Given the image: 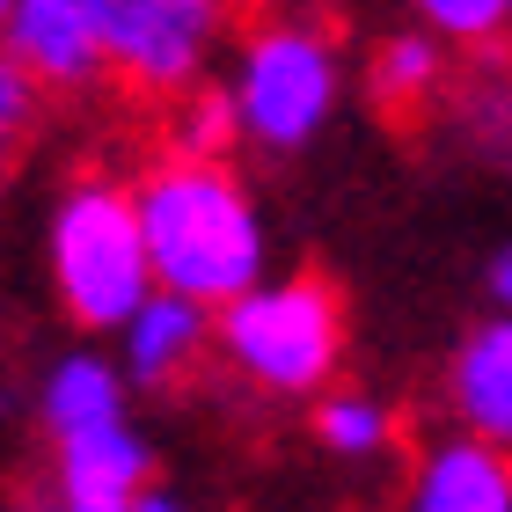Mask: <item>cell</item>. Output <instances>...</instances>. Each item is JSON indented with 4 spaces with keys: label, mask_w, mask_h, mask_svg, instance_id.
Segmentation results:
<instances>
[{
    "label": "cell",
    "mask_w": 512,
    "mask_h": 512,
    "mask_svg": "<svg viewBox=\"0 0 512 512\" xmlns=\"http://www.w3.org/2000/svg\"><path fill=\"white\" fill-rule=\"evenodd\" d=\"M139 227L154 249L161 293H183L198 308H235L264 286V220L227 161H161L139 176Z\"/></svg>",
    "instance_id": "cell-1"
},
{
    "label": "cell",
    "mask_w": 512,
    "mask_h": 512,
    "mask_svg": "<svg viewBox=\"0 0 512 512\" xmlns=\"http://www.w3.org/2000/svg\"><path fill=\"white\" fill-rule=\"evenodd\" d=\"M52 286H59V308L81 330H125L161 293L147 227H139V198L125 183L81 176L59 198V213H52Z\"/></svg>",
    "instance_id": "cell-2"
},
{
    "label": "cell",
    "mask_w": 512,
    "mask_h": 512,
    "mask_svg": "<svg viewBox=\"0 0 512 512\" xmlns=\"http://www.w3.org/2000/svg\"><path fill=\"white\" fill-rule=\"evenodd\" d=\"M220 352L235 359L271 395H308L337 374L344 352V308L322 278H278V286L242 293L235 308H220Z\"/></svg>",
    "instance_id": "cell-3"
},
{
    "label": "cell",
    "mask_w": 512,
    "mask_h": 512,
    "mask_svg": "<svg viewBox=\"0 0 512 512\" xmlns=\"http://www.w3.org/2000/svg\"><path fill=\"white\" fill-rule=\"evenodd\" d=\"M235 103H242V132L271 154H293L330 125L337 103V52L315 30H256L242 44V74H235Z\"/></svg>",
    "instance_id": "cell-4"
},
{
    "label": "cell",
    "mask_w": 512,
    "mask_h": 512,
    "mask_svg": "<svg viewBox=\"0 0 512 512\" xmlns=\"http://www.w3.org/2000/svg\"><path fill=\"white\" fill-rule=\"evenodd\" d=\"M103 59L139 96H191L220 37V0H88Z\"/></svg>",
    "instance_id": "cell-5"
},
{
    "label": "cell",
    "mask_w": 512,
    "mask_h": 512,
    "mask_svg": "<svg viewBox=\"0 0 512 512\" xmlns=\"http://www.w3.org/2000/svg\"><path fill=\"white\" fill-rule=\"evenodd\" d=\"M0 8H8V59L44 88H88L110 66L88 0H0Z\"/></svg>",
    "instance_id": "cell-6"
},
{
    "label": "cell",
    "mask_w": 512,
    "mask_h": 512,
    "mask_svg": "<svg viewBox=\"0 0 512 512\" xmlns=\"http://www.w3.org/2000/svg\"><path fill=\"white\" fill-rule=\"evenodd\" d=\"M154 447L139 439L125 417L103 432L59 439V505L66 512H132L154 491Z\"/></svg>",
    "instance_id": "cell-7"
},
{
    "label": "cell",
    "mask_w": 512,
    "mask_h": 512,
    "mask_svg": "<svg viewBox=\"0 0 512 512\" xmlns=\"http://www.w3.org/2000/svg\"><path fill=\"white\" fill-rule=\"evenodd\" d=\"M447 395H454V417L469 425V439L512 454V315H498V322H483V330L461 337Z\"/></svg>",
    "instance_id": "cell-8"
},
{
    "label": "cell",
    "mask_w": 512,
    "mask_h": 512,
    "mask_svg": "<svg viewBox=\"0 0 512 512\" xmlns=\"http://www.w3.org/2000/svg\"><path fill=\"white\" fill-rule=\"evenodd\" d=\"M410 512H512V461L483 439H447L417 469Z\"/></svg>",
    "instance_id": "cell-9"
},
{
    "label": "cell",
    "mask_w": 512,
    "mask_h": 512,
    "mask_svg": "<svg viewBox=\"0 0 512 512\" xmlns=\"http://www.w3.org/2000/svg\"><path fill=\"white\" fill-rule=\"evenodd\" d=\"M205 337H213V322H205L198 300L154 293L147 308L125 322V381H139V388H169L183 366L205 352Z\"/></svg>",
    "instance_id": "cell-10"
},
{
    "label": "cell",
    "mask_w": 512,
    "mask_h": 512,
    "mask_svg": "<svg viewBox=\"0 0 512 512\" xmlns=\"http://www.w3.org/2000/svg\"><path fill=\"white\" fill-rule=\"evenodd\" d=\"M37 417H44L52 439H81V432L118 425L125 417V374L110 359H96V352L59 359L52 374H44V388H37Z\"/></svg>",
    "instance_id": "cell-11"
},
{
    "label": "cell",
    "mask_w": 512,
    "mask_h": 512,
    "mask_svg": "<svg viewBox=\"0 0 512 512\" xmlns=\"http://www.w3.org/2000/svg\"><path fill=\"white\" fill-rule=\"evenodd\" d=\"M235 139H249V132H242L235 88L198 81L191 96L176 103V118H169V154H176V161H227V154H235Z\"/></svg>",
    "instance_id": "cell-12"
},
{
    "label": "cell",
    "mask_w": 512,
    "mask_h": 512,
    "mask_svg": "<svg viewBox=\"0 0 512 512\" xmlns=\"http://www.w3.org/2000/svg\"><path fill=\"white\" fill-rule=\"evenodd\" d=\"M432 37L439 30H403V37L381 44V59H374V103L381 110H410L439 88V44Z\"/></svg>",
    "instance_id": "cell-13"
},
{
    "label": "cell",
    "mask_w": 512,
    "mask_h": 512,
    "mask_svg": "<svg viewBox=\"0 0 512 512\" xmlns=\"http://www.w3.org/2000/svg\"><path fill=\"white\" fill-rule=\"evenodd\" d=\"M315 439L330 454H374V447H388V410L374 395H322L315 403Z\"/></svg>",
    "instance_id": "cell-14"
},
{
    "label": "cell",
    "mask_w": 512,
    "mask_h": 512,
    "mask_svg": "<svg viewBox=\"0 0 512 512\" xmlns=\"http://www.w3.org/2000/svg\"><path fill=\"white\" fill-rule=\"evenodd\" d=\"M410 8L454 44H491L512 30V0H410Z\"/></svg>",
    "instance_id": "cell-15"
},
{
    "label": "cell",
    "mask_w": 512,
    "mask_h": 512,
    "mask_svg": "<svg viewBox=\"0 0 512 512\" xmlns=\"http://www.w3.org/2000/svg\"><path fill=\"white\" fill-rule=\"evenodd\" d=\"M461 118H469L476 147L491 154V161H512V88H505L498 74L469 88V103H461Z\"/></svg>",
    "instance_id": "cell-16"
},
{
    "label": "cell",
    "mask_w": 512,
    "mask_h": 512,
    "mask_svg": "<svg viewBox=\"0 0 512 512\" xmlns=\"http://www.w3.org/2000/svg\"><path fill=\"white\" fill-rule=\"evenodd\" d=\"M37 88H44V81H37V74H22L15 59L0 66V125H8V132H15V125L37 110Z\"/></svg>",
    "instance_id": "cell-17"
},
{
    "label": "cell",
    "mask_w": 512,
    "mask_h": 512,
    "mask_svg": "<svg viewBox=\"0 0 512 512\" xmlns=\"http://www.w3.org/2000/svg\"><path fill=\"white\" fill-rule=\"evenodd\" d=\"M483 286H491V300H498V308L512 315V242L491 256V271H483Z\"/></svg>",
    "instance_id": "cell-18"
},
{
    "label": "cell",
    "mask_w": 512,
    "mask_h": 512,
    "mask_svg": "<svg viewBox=\"0 0 512 512\" xmlns=\"http://www.w3.org/2000/svg\"><path fill=\"white\" fill-rule=\"evenodd\" d=\"M132 512H183V505H176V498H169V491H147V498H139V505H132Z\"/></svg>",
    "instance_id": "cell-19"
},
{
    "label": "cell",
    "mask_w": 512,
    "mask_h": 512,
    "mask_svg": "<svg viewBox=\"0 0 512 512\" xmlns=\"http://www.w3.org/2000/svg\"><path fill=\"white\" fill-rule=\"evenodd\" d=\"M15 512H66V505H59V498H52V505H15Z\"/></svg>",
    "instance_id": "cell-20"
}]
</instances>
